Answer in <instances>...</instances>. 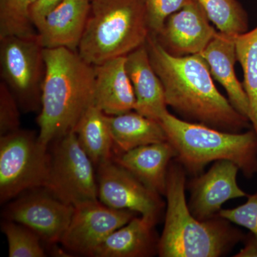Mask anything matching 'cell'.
Segmentation results:
<instances>
[{
	"label": "cell",
	"instance_id": "cell-12",
	"mask_svg": "<svg viewBox=\"0 0 257 257\" xmlns=\"http://www.w3.org/2000/svg\"><path fill=\"white\" fill-rule=\"evenodd\" d=\"M205 11L197 0H192L166 20L155 35L159 43L176 57L201 55L216 34Z\"/></svg>",
	"mask_w": 257,
	"mask_h": 257
},
{
	"label": "cell",
	"instance_id": "cell-20",
	"mask_svg": "<svg viewBox=\"0 0 257 257\" xmlns=\"http://www.w3.org/2000/svg\"><path fill=\"white\" fill-rule=\"evenodd\" d=\"M114 148L119 154L152 144L167 142L160 121L146 117L136 111L119 115H106Z\"/></svg>",
	"mask_w": 257,
	"mask_h": 257
},
{
	"label": "cell",
	"instance_id": "cell-22",
	"mask_svg": "<svg viewBox=\"0 0 257 257\" xmlns=\"http://www.w3.org/2000/svg\"><path fill=\"white\" fill-rule=\"evenodd\" d=\"M237 62L243 69V85L251 109V126L257 137V27L235 37Z\"/></svg>",
	"mask_w": 257,
	"mask_h": 257
},
{
	"label": "cell",
	"instance_id": "cell-15",
	"mask_svg": "<svg viewBox=\"0 0 257 257\" xmlns=\"http://www.w3.org/2000/svg\"><path fill=\"white\" fill-rule=\"evenodd\" d=\"M94 105L109 116L135 110V92L126 69V56L94 66Z\"/></svg>",
	"mask_w": 257,
	"mask_h": 257
},
{
	"label": "cell",
	"instance_id": "cell-23",
	"mask_svg": "<svg viewBox=\"0 0 257 257\" xmlns=\"http://www.w3.org/2000/svg\"><path fill=\"white\" fill-rule=\"evenodd\" d=\"M219 32L237 37L248 31V15L237 0H197Z\"/></svg>",
	"mask_w": 257,
	"mask_h": 257
},
{
	"label": "cell",
	"instance_id": "cell-3",
	"mask_svg": "<svg viewBox=\"0 0 257 257\" xmlns=\"http://www.w3.org/2000/svg\"><path fill=\"white\" fill-rule=\"evenodd\" d=\"M186 173L178 161H172L167 173V208L159 256H223L243 239V234L219 215L205 221L193 215L186 200Z\"/></svg>",
	"mask_w": 257,
	"mask_h": 257
},
{
	"label": "cell",
	"instance_id": "cell-21",
	"mask_svg": "<svg viewBox=\"0 0 257 257\" xmlns=\"http://www.w3.org/2000/svg\"><path fill=\"white\" fill-rule=\"evenodd\" d=\"M79 144L94 167L113 159L114 143L106 114L97 106H89L74 130Z\"/></svg>",
	"mask_w": 257,
	"mask_h": 257
},
{
	"label": "cell",
	"instance_id": "cell-6",
	"mask_svg": "<svg viewBox=\"0 0 257 257\" xmlns=\"http://www.w3.org/2000/svg\"><path fill=\"white\" fill-rule=\"evenodd\" d=\"M48 149L30 130L20 128L0 136L2 204L26 191L45 187L50 165Z\"/></svg>",
	"mask_w": 257,
	"mask_h": 257
},
{
	"label": "cell",
	"instance_id": "cell-10",
	"mask_svg": "<svg viewBox=\"0 0 257 257\" xmlns=\"http://www.w3.org/2000/svg\"><path fill=\"white\" fill-rule=\"evenodd\" d=\"M74 213L60 243L72 252L93 256L116 229L130 222L138 213L115 209L99 200L87 201L74 206Z\"/></svg>",
	"mask_w": 257,
	"mask_h": 257
},
{
	"label": "cell",
	"instance_id": "cell-18",
	"mask_svg": "<svg viewBox=\"0 0 257 257\" xmlns=\"http://www.w3.org/2000/svg\"><path fill=\"white\" fill-rule=\"evenodd\" d=\"M177 157L175 148L169 142H165L119 154L113 157V160L149 188L160 195H165L169 167Z\"/></svg>",
	"mask_w": 257,
	"mask_h": 257
},
{
	"label": "cell",
	"instance_id": "cell-25",
	"mask_svg": "<svg viewBox=\"0 0 257 257\" xmlns=\"http://www.w3.org/2000/svg\"><path fill=\"white\" fill-rule=\"evenodd\" d=\"M2 231L8 240L10 257L46 256L41 238L30 228L6 220L2 224Z\"/></svg>",
	"mask_w": 257,
	"mask_h": 257
},
{
	"label": "cell",
	"instance_id": "cell-9",
	"mask_svg": "<svg viewBox=\"0 0 257 257\" xmlns=\"http://www.w3.org/2000/svg\"><path fill=\"white\" fill-rule=\"evenodd\" d=\"M98 199L115 209L135 211L158 222L165 207L161 195L112 160L101 164L96 173Z\"/></svg>",
	"mask_w": 257,
	"mask_h": 257
},
{
	"label": "cell",
	"instance_id": "cell-5",
	"mask_svg": "<svg viewBox=\"0 0 257 257\" xmlns=\"http://www.w3.org/2000/svg\"><path fill=\"white\" fill-rule=\"evenodd\" d=\"M150 34L145 0H91L77 52L96 66L125 57L145 45Z\"/></svg>",
	"mask_w": 257,
	"mask_h": 257
},
{
	"label": "cell",
	"instance_id": "cell-1",
	"mask_svg": "<svg viewBox=\"0 0 257 257\" xmlns=\"http://www.w3.org/2000/svg\"><path fill=\"white\" fill-rule=\"evenodd\" d=\"M146 46L163 85L167 106L184 120L228 133H241L251 126L249 119L218 90L202 55H170L151 33Z\"/></svg>",
	"mask_w": 257,
	"mask_h": 257
},
{
	"label": "cell",
	"instance_id": "cell-4",
	"mask_svg": "<svg viewBox=\"0 0 257 257\" xmlns=\"http://www.w3.org/2000/svg\"><path fill=\"white\" fill-rule=\"evenodd\" d=\"M167 142L177 152L176 160L186 172L199 175L209 163L229 160L247 178L257 173V137L252 128L228 133L181 119L168 111L160 120Z\"/></svg>",
	"mask_w": 257,
	"mask_h": 257
},
{
	"label": "cell",
	"instance_id": "cell-19",
	"mask_svg": "<svg viewBox=\"0 0 257 257\" xmlns=\"http://www.w3.org/2000/svg\"><path fill=\"white\" fill-rule=\"evenodd\" d=\"M156 221L135 216L116 229L99 246L94 257H146L158 253L160 238L155 232Z\"/></svg>",
	"mask_w": 257,
	"mask_h": 257
},
{
	"label": "cell",
	"instance_id": "cell-30",
	"mask_svg": "<svg viewBox=\"0 0 257 257\" xmlns=\"http://www.w3.org/2000/svg\"><path fill=\"white\" fill-rule=\"evenodd\" d=\"M236 257H257V241L252 236L248 239L244 247L239 253L234 255Z\"/></svg>",
	"mask_w": 257,
	"mask_h": 257
},
{
	"label": "cell",
	"instance_id": "cell-29",
	"mask_svg": "<svg viewBox=\"0 0 257 257\" xmlns=\"http://www.w3.org/2000/svg\"><path fill=\"white\" fill-rule=\"evenodd\" d=\"M63 1L64 0H37L31 10L32 23L36 30L40 26L47 15Z\"/></svg>",
	"mask_w": 257,
	"mask_h": 257
},
{
	"label": "cell",
	"instance_id": "cell-24",
	"mask_svg": "<svg viewBox=\"0 0 257 257\" xmlns=\"http://www.w3.org/2000/svg\"><path fill=\"white\" fill-rule=\"evenodd\" d=\"M37 0H0V38L8 36L34 38L37 32L31 10Z\"/></svg>",
	"mask_w": 257,
	"mask_h": 257
},
{
	"label": "cell",
	"instance_id": "cell-7",
	"mask_svg": "<svg viewBox=\"0 0 257 257\" xmlns=\"http://www.w3.org/2000/svg\"><path fill=\"white\" fill-rule=\"evenodd\" d=\"M43 188L65 204L75 206L97 200V179L92 160L81 147L75 133L69 132L53 143Z\"/></svg>",
	"mask_w": 257,
	"mask_h": 257
},
{
	"label": "cell",
	"instance_id": "cell-16",
	"mask_svg": "<svg viewBox=\"0 0 257 257\" xmlns=\"http://www.w3.org/2000/svg\"><path fill=\"white\" fill-rule=\"evenodd\" d=\"M126 69L135 92V111L160 121L167 111L165 91L152 67L146 43L126 56Z\"/></svg>",
	"mask_w": 257,
	"mask_h": 257
},
{
	"label": "cell",
	"instance_id": "cell-26",
	"mask_svg": "<svg viewBox=\"0 0 257 257\" xmlns=\"http://www.w3.org/2000/svg\"><path fill=\"white\" fill-rule=\"evenodd\" d=\"M192 0H145L150 33L157 35L166 20Z\"/></svg>",
	"mask_w": 257,
	"mask_h": 257
},
{
	"label": "cell",
	"instance_id": "cell-8",
	"mask_svg": "<svg viewBox=\"0 0 257 257\" xmlns=\"http://www.w3.org/2000/svg\"><path fill=\"white\" fill-rule=\"evenodd\" d=\"M45 72L44 48L37 37L0 38L2 82L9 87L25 112L41 109Z\"/></svg>",
	"mask_w": 257,
	"mask_h": 257
},
{
	"label": "cell",
	"instance_id": "cell-13",
	"mask_svg": "<svg viewBox=\"0 0 257 257\" xmlns=\"http://www.w3.org/2000/svg\"><path fill=\"white\" fill-rule=\"evenodd\" d=\"M239 171L231 161H216L206 173L193 179L188 204L193 215L199 220H207L219 214L226 201L247 196L238 185Z\"/></svg>",
	"mask_w": 257,
	"mask_h": 257
},
{
	"label": "cell",
	"instance_id": "cell-11",
	"mask_svg": "<svg viewBox=\"0 0 257 257\" xmlns=\"http://www.w3.org/2000/svg\"><path fill=\"white\" fill-rule=\"evenodd\" d=\"M45 189V188H44ZM74 206L65 204L45 192H35L19 197L7 207L6 220L30 228L48 244L60 243L74 213Z\"/></svg>",
	"mask_w": 257,
	"mask_h": 257
},
{
	"label": "cell",
	"instance_id": "cell-2",
	"mask_svg": "<svg viewBox=\"0 0 257 257\" xmlns=\"http://www.w3.org/2000/svg\"><path fill=\"white\" fill-rule=\"evenodd\" d=\"M46 72L41 109L37 122L39 143L50 144L74 131L81 117L94 104V66L66 48L44 49Z\"/></svg>",
	"mask_w": 257,
	"mask_h": 257
},
{
	"label": "cell",
	"instance_id": "cell-17",
	"mask_svg": "<svg viewBox=\"0 0 257 257\" xmlns=\"http://www.w3.org/2000/svg\"><path fill=\"white\" fill-rule=\"evenodd\" d=\"M201 55L207 62L213 79L224 87L231 104L250 121L251 109L247 94L235 73L234 66L237 62L235 37L218 31Z\"/></svg>",
	"mask_w": 257,
	"mask_h": 257
},
{
	"label": "cell",
	"instance_id": "cell-27",
	"mask_svg": "<svg viewBox=\"0 0 257 257\" xmlns=\"http://www.w3.org/2000/svg\"><path fill=\"white\" fill-rule=\"evenodd\" d=\"M20 106L9 87L0 82V136L20 130Z\"/></svg>",
	"mask_w": 257,
	"mask_h": 257
},
{
	"label": "cell",
	"instance_id": "cell-14",
	"mask_svg": "<svg viewBox=\"0 0 257 257\" xmlns=\"http://www.w3.org/2000/svg\"><path fill=\"white\" fill-rule=\"evenodd\" d=\"M90 11V0H64L37 29L44 49L78 51Z\"/></svg>",
	"mask_w": 257,
	"mask_h": 257
},
{
	"label": "cell",
	"instance_id": "cell-28",
	"mask_svg": "<svg viewBox=\"0 0 257 257\" xmlns=\"http://www.w3.org/2000/svg\"><path fill=\"white\" fill-rule=\"evenodd\" d=\"M218 215L230 222L246 228L257 241V193L248 196L246 203L239 207L221 209Z\"/></svg>",
	"mask_w": 257,
	"mask_h": 257
},
{
	"label": "cell",
	"instance_id": "cell-31",
	"mask_svg": "<svg viewBox=\"0 0 257 257\" xmlns=\"http://www.w3.org/2000/svg\"><path fill=\"white\" fill-rule=\"evenodd\" d=\"M90 1H91V0H90Z\"/></svg>",
	"mask_w": 257,
	"mask_h": 257
}]
</instances>
